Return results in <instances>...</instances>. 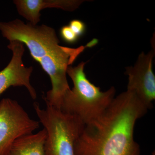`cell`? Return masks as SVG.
Masks as SVG:
<instances>
[{
	"mask_svg": "<svg viewBox=\"0 0 155 155\" xmlns=\"http://www.w3.org/2000/svg\"><path fill=\"white\" fill-rule=\"evenodd\" d=\"M35 113L46 131L44 149L45 155H75L74 146L84 125L76 116L54 107L42 109L33 105Z\"/></svg>",
	"mask_w": 155,
	"mask_h": 155,
	"instance_id": "obj_4",
	"label": "cell"
},
{
	"mask_svg": "<svg viewBox=\"0 0 155 155\" xmlns=\"http://www.w3.org/2000/svg\"><path fill=\"white\" fill-rule=\"evenodd\" d=\"M84 1L80 0H15L19 15L36 25L40 21V12L47 8H57L64 11H72L78 8Z\"/></svg>",
	"mask_w": 155,
	"mask_h": 155,
	"instance_id": "obj_8",
	"label": "cell"
},
{
	"mask_svg": "<svg viewBox=\"0 0 155 155\" xmlns=\"http://www.w3.org/2000/svg\"><path fill=\"white\" fill-rule=\"evenodd\" d=\"M85 64L82 62L76 67L67 68V74L72 80L73 87L64 95L60 108L64 113L78 117L84 125L104 113L116 92L114 87L103 92L92 83L84 72Z\"/></svg>",
	"mask_w": 155,
	"mask_h": 155,
	"instance_id": "obj_3",
	"label": "cell"
},
{
	"mask_svg": "<svg viewBox=\"0 0 155 155\" xmlns=\"http://www.w3.org/2000/svg\"><path fill=\"white\" fill-rule=\"evenodd\" d=\"M154 55L153 50L147 54L143 52L133 67L125 68L128 76L127 91L134 93L148 109L152 107L155 99V76L152 69Z\"/></svg>",
	"mask_w": 155,
	"mask_h": 155,
	"instance_id": "obj_6",
	"label": "cell"
},
{
	"mask_svg": "<svg viewBox=\"0 0 155 155\" xmlns=\"http://www.w3.org/2000/svg\"><path fill=\"white\" fill-rule=\"evenodd\" d=\"M69 26L78 37L85 33L86 26L85 23L79 19H73L69 22Z\"/></svg>",
	"mask_w": 155,
	"mask_h": 155,
	"instance_id": "obj_11",
	"label": "cell"
},
{
	"mask_svg": "<svg viewBox=\"0 0 155 155\" xmlns=\"http://www.w3.org/2000/svg\"><path fill=\"white\" fill-rule=\"evenodd\" d=\"M40 122L31 118L22 106L9 98L0 101V155H7L14 142L33 133Z\"/></svg>",
	"mask_w": 155,
	"mask_h": 155,
	"instance_id": "obj_5",
	"label": "cell"
},
{
	"mask_svg": "<svg viewBox=\"0 0 155 155\" xmlns=\"http://www.w3.org/2000/svg\"><path fill=\"white\" fill-rule=\"evenodd\" d=\"M60 34L62 39L67 43L72 44L78 41L79 38L76 35L70 27L64 25L60 30Z\"/></svg>",
	"mask_w": 155,
	"mask_h": 155,
	"instance_id": "obj_10",
	"label": "cell"
},
{
	"mask_svg": "<svg viewBox=\"0 0 155 155\" xmlns=\"http://www.w3.org/2000/svg\"><path fill=\"white\" fill-rule=\"evenodd\" d=\"M46 131L43 128L16 140L7 155H45L44 145Z\"/></svg>",
	"mask_w": 155,
	"mask_h": 155,
	"instance_id": "obj_9",
	"label": "cell"
},
{
	"mask_svg": "<svg viewBox=\"0 0 155 155\" xmlns=\"http://www.w3.org/2000/svg\"><path fill=\"white\" fill-rule=\"evenodd\" d=\"M148 110L134 93H122L101 116L84 125L75 141V155H140L134 127Z\"/></svg>",
	"mask_w": 155,
	"mask_h": 155,
	"instance_id": "obj_1",
	"label": "cell"
},
{
	"mask_svg": "<svg viewBox=\"0 0 155 155\" xmlns=\"http://www.w3.org/2000/svg\"><path fill=\"white\" fill-rule=\"evenodd\" d=\"M0 31L9 41H18L28 48L31 57L51 79L52 88L43 97L46 105L60 109L64 95L71 89L67 79V68L88 45L76 48L62 46L54 28L25 24L18 19L0 22Z\"/></svg>",
	"mask_w": 155,
	"mask_h": 155,
	"instance_id": "obj_2",
	"label": "cell"
},
{
	"mask_svg": "<svg viewBox=\"0 0 155 155\" xmlns=\"http://www.w3.org/2000/svg\"><path fill=\"white\" fill-rule=\"evenodd\" d=\"M8 48L12 51L13 56L8 66L0 71V95L11 86H24L32 99H36V92L30 82L33 67H25L22 61L24 45L18 41H12Z\"/></svg>",
	"mask_w": 155,
	"mask_h": 155,
	"instance_id": "obj_7",
	"label": "cell"
}]
</instances>
